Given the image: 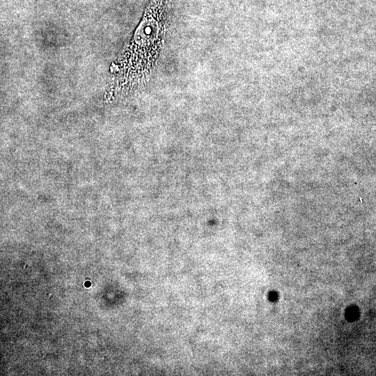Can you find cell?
<instances>
[{
    "mask_svg": "<svg viewBox=\"0 0 376 376\" xmlns=\"http://www.w3.org/2000/svg\"><path fill=\"white\" fill-rule=\"evenodd\" d=\"M171 0H150L131 38L111 67L107 98L131 95L152 79L164 52Z\"/></svg>",
    "mask_w": 376,
    "mask_h": 376,
    "instance_id": "cell-1",
    "label": "cell"
}]
</instances>
